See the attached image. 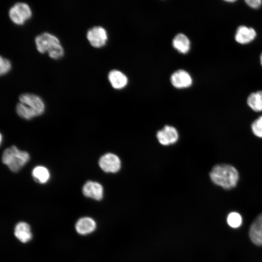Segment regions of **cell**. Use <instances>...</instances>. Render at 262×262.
<instances>
[{"label": "cell", "mask_w": 262, "mask_h": 262, "mask_svg": "<svg viewBox=\"0 0 262 262\" xmlns=\"http://www.w3.org/2000/svg\"><path fill=\"white\" fill-rule=\"evenodd\" d=\"M251 129L253 133L259 137H262V116L252 123Z\"/></svg>", "instance_id": "obj_21"}, {"label": "cell", "mask_w": 262, "mask_h": 262, "mask_svg": "<svg viewBox=\"0 0 262 262\" xmlns=\"http://www.w3.org/2000/svg\"><path fill=\"white\" fill-rule=\"evenodd\" d=\"M95 221L89 217H83L79 219L75 224L77 232L81 235H87L93 232L96 229Z\"/></svg>", "instance_id": "obj_13"}, {"label": "cell", "mask_w": 262, "mask_h": 262, "mask_svg": "<svg viewBox=\"0 0 262 262\" xmlns=\"http://www.w3.org/2000/svg\"><path fill=\"white\" fill-rule=\"evenodd\" d=\"M247 103L253 111H262V91H258L250 94L247 98Z\"/></svg>", "instance_id": "obj_17"}, {"label": "cell", "mask_w": 262, "mask_h": 262, "mask_svg": "<svg viewBox=\"0 0 262 262\" xmlns=\"http://www.w3.org/2000/svg\"><path fill=\"white\" fill-rule=\"evenodd\" d=\"M35 42L37 50L41 53L48 52L54 46L60 44L56 36L47 32L36 36Z\"/></svg>", "instance_id": "obj_5"}, {"label": "cell", "mask_w": 262, "mask_h": 262, "mask_svg": "<svg viewBox=\"0 0 262 262\" xmlns=\"http://www.w3.org/2000/svg\"><path fill=\"white\" fill-rule=\"evenodd\" d=\"M157 138L160 144L164 146H168L174 144L177 141L179 134L174 127L166 125L158 131Z\"/></svg>", "instance_id": "obj_8"}, {"label": "cell", "mask_w": 262, "mask_h": 262, "mask_svg": "<svg viewBox=\"0 0 262 262\" xmlns=\"http://www.w3.org/2000/svg\"><path fill=\"white\" fill-rule=\"evenodd\" d=\"M249 236L253 244L262 246V213L259 214L252 223L249 230Z\"/></svg>", "instance_id": "obj_11"}, {"label": "cell", "mask_w": 262, "mask_h": 262, "mask_svg": "<svg viewBox=\"0 0 262 262\" xmlns=\"http://www.w3.org/2000/svg\"><path fill=\"white\" fill-rule=\"evenodd\" d=\"M32 12L29 5L24 2H17L9 10V16L12 21L18 25H22L32 16Z\"/></svg>", "instance_id": "obj_4"}, {"label": "cell", "mask_w": 262, "mask_h": 262, "mask_svg": "<svg viewBox=\"0 0 262 262\" xmlns=\"http://www.w3.org/2000/svg\"><path fill=\"white\" fill-rule=\"evenodd\" d=\"M32 174L34 180L40 183H46L50 178L49 170L46 167L41 165L35 167Z\"/></svg>", "instance_id": "obj_18"}, {"label": "cell", "mask_w": 262, "mask_h": 262, "mask_svg": "<svg viewBox=\"0 0 262 262\" xmlns=\"http://www.w3.org/2000/svg\"><path fill=\"white\" fill-rule=\"evenodd\" d=\"M48 53L51 58L59 59L63 56L64 50L61 44H59L52 48Z\"/></svg>", "instance_id": "obj_20"}, {"label": "cell", "mask_w": 262, "mask_h": 262, "mask_svg": "<svg viewBox=\"0 0 262 262\" xmlns=\"http://www.w3.org/2000/svg\"><path fill=\"white\" fill-rule=\"evenodd\" d=\"M82 193L87 197L100 200L103 196V188L99 183L88 180L83 186Z\"/></svg>", "instance_id": "obj_9"}, {"label": "cell", "mask_w": 262, "mask_h": 262, "mask_svg": "<svg viewBox=\"0 0 262 262\" xmlns=\"http://www.w3.org/2000/svg\"><path fill=\"white\" fill-rule=\"evenodd\" d=\"M109 81L113 88L120 89L124 88L128 83L126 75L117 70H113L108 74Z\"/></svg>", "instance_id": "obj_15"}, {"label": "cell", "mask_w": 262, "mask_h": 262, "mask_svg": "<svg viewBox=\"0 0 262 262\" xmlns=\"http://www.w3.org/2000/svg\"><path fill=\"white\" fill-rule=\"evenodd\" d=\"M19 100L16 106V112L22 118L31 119L41 115L45 111L43 100L36 95L24 93L19 96Z\"/></svg>", "instance_id": "obj_1"}, {"label": "cell", "mask_w": 262, "mask_h": 262, "mask_svg": "<svg viewBox=\"0 0 262 262\" xmlns=\"http://www.w3.org/2000/svg\"><path fill=\"white\" fill-rule=\"evenodd\" d=\"M227 223L232 228H239L242 224V218L241 215L237 212H231L227 217Z\"/></svg>", "instance_id": "obj_19"}, {"label": "cell", "mask_w": 262, "mask_h": 262, "mask_svg": "<svg viewBox=\"0 0 262 262\" xmlns=\"http://www.w3.org/2000/svg\"><path fill=\"white\" fill-rule=\"evenodd\" d=\"M256 34L253 28L242 25L237 28L235 34V39L241 44H248L255 38Z\"/></svg>", "instance_id": "obj_12"}, {"label": "cell", "mask_w": 262, "mask_h": 262, "mask_svg": "<svg viewBox=\"0 0 262 262\" xmlns=\"http://www.w3.org/2000/svg\"><path fill=\"white\" fill-rule=\"evenodd\" d=\"M260 62H261V65L262 66V53L261 54V56H260Z\"/></svg>", "instance_id": "obj_24"}, {"label": "cell", "mask_w": 262, "mask_h": 262, "mask_svg": "<svg viewBox=\"0 0 262 262\" xmlns=\"http://www.w3.org/2000/svg\"><path fill=\"white\" fill-rule=\"evenodd\" d=\"M2 162L14 172L18 171L29 161L30 155L25 151L19 150L15 146L6 148L3 152Z\"/></svg>", "instance_id": "obj_3"}, {"label": "cell", "mask_w": 262, "mask_h": 262, "mask_svg": "<svg viewBox=\"0 0 262 262\" xmlns=\"http://www.w3.org/2000/svg\"><path fill=\"white\" fill-rule=\"evenodd\" d=\"M0 74L1 75H5L11 69V64L9 60L0 57Z\"/></svg>", "instance_id": "obj_22"}, {"label": "cell", "mask_w": 262, "mask_h": 262, "mask_svg": "<svg viewBox=\"0 0 262 262\" xmlns=\"http://www.w3.org/2000/svg\"><path fill=\"white\" fill-rule=\"evenodd\" d=\"M173 46L181 53H187L190 49V41L188 38L183 33H179L174 38Z\"/></svg>", "instance_id": "obj_16"}, {"label": "cell", "mask_w": 262, "mask_h": 262, "mask_svg": "<svg viewBox=\"0 0 262 262\" xmlns=\"http://www.w3.org/2000/svg\"><path fill=\"white\" fill-rule=\"evenodd\" d=\"M245 2L250 7L254 9L259 8L262 4L261 0H246Z\"/></svg>", "instance_id": "obj_23"}, {"label": "cell", "mask_w": 262, "mask_h": 262, "mask_svg": "<svg viewBox=\"0 0 262 262\" xmlns=\"http://www.w3.org/2000/svg\"><path fill=\"white\" fill-rule=\"evenodd\" d=\"M86 37L90 44L97 48L104 46L108 39L106 30L101 26H95L89 29Z\"/></svg>", "instance_id": "obj_6"}, {"label": "cell", "mask_w": 262, "mask_h": 262, "mask_svg": "<svg viewBox=\"0 0 262 262\" xmlns=\"http://www.w3.org/2000/svg\"><path fill=\"white\" fill-rule=\"evenodd\" d=\"M14 234L21 242L26 243L32 238V233L30 225L24 222H20L15 226Z\"/></svg>", "instance_id": "obj_14"}, {"label": "cell", "mask_w": 262, "mask_h": 262, "mask_svg": "<svg viewBox=\"0 0 262 262\" xmlns=\"http://www.w3.org/2000/svg\"><path fill=\"white\" fill-rule=\"evenodd\" d=\"M210 176L214 183L226 189L235 187L239 179L237 169L227 164H219L213 166Z\"/></svg>", "instance_id": "obj_2"}, {"label": "cell", "mask_w": 262, "mask_h": 262, "mask_svg": "<svg viewBox=\"0 0 262 262\" xmlns=\"http://www.w3.org/2000/svg\"><path fill=\"white\" fill-rule=\"evenodd\" d=\"M98 164L100 168L105 172L116 173L120 168L121 162L117 155L108 153L100 158Z\"/></svg>", "instance_id": "obj_7"}, {"label": "cell", "mask_w": 262, "mask_h": 262, "mask_svg": "<svg viewBox=\"0 0 262 262\" xmlns=\"http://www.w3.org/2000/svg\"><path fill=\"white\" fill-rule=\"evenodd\" d=\"M172 84L177 88H185L190 86L192 79L190 74L184 70H178L171 76Z\"/></svg>", "instance_id": "obj_10"}]
</instances>
